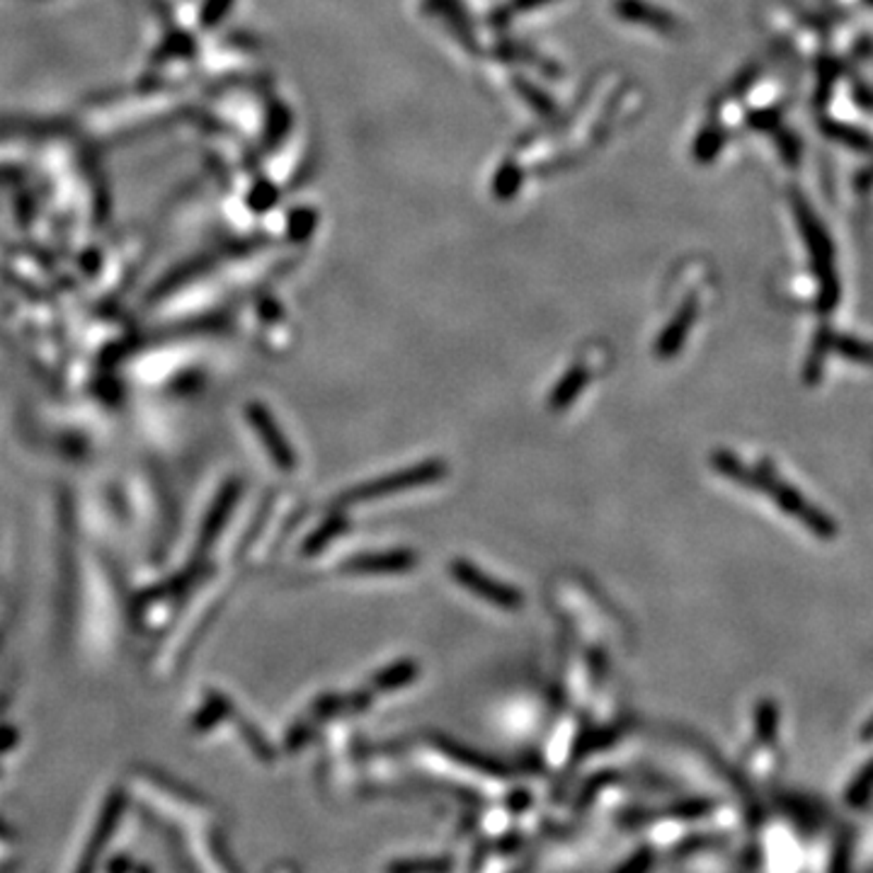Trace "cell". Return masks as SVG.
<instances>
[{"mask_svg":"<svg viewBox=\"0 0 873 873\" xmlns=\"http://www.w3.org/2000/svg\"><path fill=\"white\" fill-rule=\"evenodd\" d=\"M711 466L725 478H731V481L741 483L743 488H752V491L764 493L769 501L776 503L782 513L798 519V522L815 536L833 539L837 534L833 519L825 513H820L813 503H808L796 488L788 485L782 476L774 473L772 469H767V466H747L745 461L737 459L735 454L725 450L711 454Z\"/></svg>","mask_w":873,"mask_h":873,"instance_id":"obj_1","label":"cell"},{"mask_svg":"<svg viewBox=\"0 0 873 873\" xmlns=\"http://www.w3.org/2000/svg\"><path fill=\"white\" fill-rule=\"evenodd\" d=\"M446 473H450V466H446L442 459L420 461V464L410 466V469L374 478V481H369V483L357 485L355 491H350L345 497H342V503L357 505V503H367V501H379V497H387V495L415 491V488L442 481Z\"/></svg>","mask_w":873,"mask_h":873,"instance_id":"obj_2","label":"cell"},{"mask_svg":"<svg viewBox=\"0 0 873 873\" xmlns=\"http://www.w3.org/2000/svg\"><path fill=\"white\" fill-rule=\"evenodd\" d=\"M450 573H452V578L456 582H459L461 587L473 592L476 597L491 602V605L497 607V609L517 611V609L524 607L522 592H519L513 585H507V582H501V580H495L493 575L483 573V570L476 568L471 560L454 558L452 566H450Z\"/></svg>","mask_w":873,"mask_h":873,"instance_id":"obj_3","label":"cell"},{"mask_svg":"<svg viewBox=\"0 0 873 873\" xmlns=\"http://www.w3.org/2000/svg\"><path fill=\"white\" fill-rule=\"evenodd\" d=\"M418 554L415 551H379V554H362L350 558L345 566L347 573H364V575H393V573H408V570L418 568Z\"/></svg>","mask_w":873,"mask_h":873,"instance_id":"obj_4","label":"cell"},{"mask_svg":"<svg viewBox=\"0 0 873 873\" xmlns=\"http://www.w3.org/2000/svg\"><path fill=\"white\" fill-rule=\"evenodd\" d=\"M696 314H699V304H696V299L692 296V299L684 301L678 314H674V318L670 320L668 326H665L662 336L655 340V347H653L655 357H658V359H672V357L680 355L682 347H684V342H687V338H689V330L694 326Z\"/></svg>","mask_w":873,"mask_h":873,"instance_id":"obj_5","label":"cell"},{"mask_svg":"<svg viewBox=\"0 0 873 873\" xmlns=\"http://www.w3.org/2000/svg\"><path fill=\"white\" fill-rule=\"evenodd\" d=\"M615 8L623 20H629V23L648 25L653 29H660V33H672V29L678 27L672 15L665 13V10L643 3V0H617Z\"/></svg>","mask_w":873,"mask_h":873,"instance_id":"obj_6","label":"cell"},{"mask_svg":"<svg viewBox=\"0 0 873 873\" xmlns=\"http://www.w3.org/2000/svg\"><path fill=\"white\" fill-rule=\"evenodd\" d=\"M590 379H592V371H590V367H585V364H575V367H570L566 377L556 383L554 391H551L548 408L554 413L566 410L568 405L573 403L582 391H585Z\"/></svg>","mask_w":873,"mask_h":873,"instance_id":"obj_7","label":"cell"},{"mask_svg":"<svg viewBox=\"0 0 873 873\" xmlns=\"http://www.w3.org/2000/svg\"><path fill=\"white\" fill-rule=\"evenodd\" d=\"M418 674H420L418 662L401 660V662H393V665H389V668H383L381 672L374 674L371 682L377 689L389 692V689H401V687H405V684L415 682L418 680Z\"/></svg>","mask_w":873,"mask_h":873,"instance_id":"obj_8","label":"cell"},{"mask_svg":"<svg viewBox=\"0 0 873 873\" xmlns=\"http://www.w3.org/2000/svg\"><path fill=\"white\" fill-rule=\"evenodd\" d=\"M493 187H495L497 200H513L519 187H522V170H519L513 163L503 165V168L495 175Z\"/></svg>","mask_w":873,"mask_h":873,"instance_id":"obj_9","label":"cell"},{"mask_svg":"<svg viewBox=\"0 0 873 873\" xmlns=\"http://www.w3.org/2000/svg\"><path fill=\"white\" fill-rule=\"evenodd\" d=\"M871 794H873V760L864 769H861V774L857 776V782L849 786L847 798H849V804L861 806V804H866Z\"/></svg>","mask_w":873,"mask_h":873,"instance_id":"obj_10","label":"cell"},{"mask_svg":"<svg viewBox=\"0 0 873 873\" xmlns=\"http://www.w3.org/2000/svg\"><path fill=\"white\" fill-rule=\"evenodd\" d=\"M776 728H779V709L772 701H762L760 709H757V731H760L764 741H772Z\"/></svg>","mask_w":873,"mask_h":873,"instance_id":"obj_11","label":"cell"},{"mask_svg":"<svg viewBox=\"0 0 873 873\" xmlns=\"http://www.w3.org/2000/svg\"><path fill=\"white\" fill-rule=\"evenodd\" d=\"M345 527H347L345 519H342V517H332L330 522H326L324 529H320V532H318L314 539H311V542H308L311 546H308V548L316 551V548H320V546H326V544L330 542V539H336Z\"/></svg>","mask_w":873,"mask_h":873,"instance_id":"obj_12","label":"cell"},{"mask_svg":"<svg viewBox=\"0 0 873 873\" xmlns=\"http://www.w3.org/2000/svg\"><path fill=\"white\" fill-rule=\"evenodd\" d=\"M837 350L845 352V355L861 359V362H873V347L869 345H861V342H851V340H837Z\"/></svg>","mask_w":873,"mask_h":873,"instance_id":"obj_13","label":"cell"},{"mask_svg":"<svg viewBox=\"0 0 873 873\" xmlns=\"http://www.w3.org/2000/svg\"><path fill=\"white\" fill-rule=\"evenodd\" d=\"M519 90H522V92H524V96H527V100H529V102H532V105H534V107H536L539 112H544V114H554V112H556V107H554V102H551V100H546V96H542V92H539V90H534L532 86H527V83H524V86H519Z\"/></svg>","mask_w":873,"mask_h":873,"instance_id":"obj_14","label":"cell"},{"mask_svg":"<svg viewBox=\"0 0 873 873\" xmlns=\"http://www.w3.org/2000/svg\"><path fill=\"white\" fill-rule=\"evenodd\" d=\"M719 146H721V139L716 137V134H704L699 143H696V159H701V161L711 159V153L719 149Z\"/></svg>","mask_w":873,"mask_h":873,"instance_id":"obj_15","label":"cell"},{"mask_svg":"<svg viewBox=\"0 0 873 873\" xmlns=\"http://www.w3.org/2000/svg\"><path fill=\"white\" fill-rule=\"evenodd\" d=\"M548 0H515V8L517 10H532L536 5H544Z\"/></svg>","mask_w":873,"mask_h":873,"instance_id":"obj_16","label":"cell"},{"mask_svg":"<svg viewBox=\"0 0 873 873\" xmlns=\"http://www.w3.org/2000/svg\"><path fill=\"white\" fill-rule=\"evenodd\" d=\"M861 735H864V741H869V737L873 735V719H871V721L866 723V728H864V733H861Z\"/></svg>","mask_w":873,"mask_h":873,"instance_id":"obj_17","label":"cell"}]
</instances>
